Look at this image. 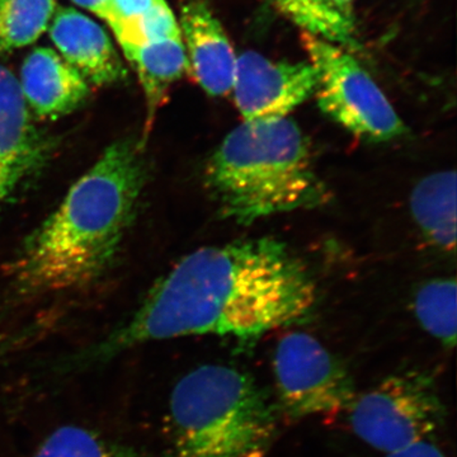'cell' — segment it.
<instances>
[{"mask_svg": "<svg viewBox=\"0 0 457 457\" xmlns=\"http://www.w3.org/2000/svg\"><path fill=\"white\" fill-rule=\"evenodd\" d=\"M315 300L311 272L285 243L260 237L204 246L159 279L128 321L66 366L92 368L144 343L177 337H233L254 345L305 317Z\"/></svg>", "mask_w": 457, "mask_h": 457, "instance_id": "6da1fadb", "label": "cell"}, {"mask_svg": "<svg viewBox=\"0 0 457 457\" xmlns=\"http://www.w3.org/2000/svg\"><path fill=\"white\" fill-rule=\"evenodd\" d=\"M143 152L135 137L108 145L55 212L27 237L9 266L21 294L79 290L110 269L145 187Z\"/></svg>", "mask_w": 457, "mask_h": 457, "instance_id": "7a4b0ae2", "label": "cell"}, {"mask_svg": "<svg viewBox=\"0 0 457 457\" xmlns=\"http://www.w3.org/2000/svg\"><path fill=\"white\" fill-rule=\"evenodd\" d=\"M204 185L221 215L240 225L315 209L330 197L311 144L288 117L237 126L207 161Z\"/></svg>", "mask_w": 457, "mask_h": 457, "instance_id": "3957f363", "label": "cell"}, {"mask_svg": "<svg viewBox=\"0 0 457 457\" xmlns=\"http://www.w3.org/2000/svg\"><path fill=\"white\" fill-rule=\"evenodd\" d=\"M177 457H266L278 409L253 376L225 365L192 370L170 402Z\"/></svg>", "mask_w": 457, "mask_h": 457, "instance_id": "277c9868", "label": "cell"}, {"mask_svg": "<svg viewBox=\"0 0 457 457\" xmlns=\"http://www.w3.org/2000/svg\"><path fill=\"white\" fill-rule=\"evenodd\" d=\"M350 420L361 440L390 455L429 441L444 426L446 407L431 376L405 371L356 396Z\"/></svg>", "mask_w": 457, "mask_h": 457, "instance_id": "5b68a950", "label": "cell"}, {"mask_svg": "<svg viewBox=\"0 0 457 457\" xmlns=\"http://www.w3.org/2000/svg\"><path fill=\"white\" fill-rule=\"evenodd\" d=\"M302 41L318 73V106L354 137L389 141L407 132L389 99L350 51L311 33Z\"/></svg>", "mask_w": 457, "mask_h": 457, "instance_id": "8992f818", "label": "cell"}, {"mask_svg": "<svg viewBox=\"0 0 457 457\" xmlns=\"http://www.w3.org/2000/svg\"><path fill=\"white\" fill-rule=\"evenodd\" d=\"M273 369L279 405L287 416L338 414L350 411L356 399L347 368L308 333H290L278 342Z\"/></svg>", "mask_w": 457, "mask_h": 457, "instance_id": "52a82bcc", "label": "cell"}, {"mask_svg": "<svg viewBox=\"0 0 457 457\" xmlns=\"http://www.w3.org/2000/svg\"><path fill=\"white\" fill-rule=\"evenodd\" d=\"M318 87L312 62H272L255 51L237 56L233 92L243 121L284 119Z\"/></svg>", "mask_w": 457, "mask_h": 457, "instance_id": "ba28073f", "label": "cell"}, {"mask_svg": "<svg viewBox=\"0 0 457 457\" xmlns=\"http://www.w3.org/2000/svg\"><path fill=\"white\" fill-rule=\"evenodd\" d=\"M54 141L33 121L20 83L0 65V212L12 195L49 162Z\"/></svg>", "mask_w": 457, "mask_h": 457, "instance_id": "9c48e42d", "label": "cell"}, {"mask_svg": "<svg viewBox=\"0 0 457 457\" xmlns=\"http://www.w3.org/2000/svg\"><path fill=\"white\" fill-rule=\"evenodd\" d=\"M189 71L201 88L212 97H222L233 89L237 55L220 21L204 0H188L180 9Z\"/></svg>", "mask_w": 457, "mask_h": 457, "instance_id": "30bf717a", "label": "cell"}, {"mask_svg": "<svg viewBox=\"0 0 457 457\" xmlns=\"http://www.w3.org/2000/svg\"><path fill=\"white\" fill-rule=\"evenodd\" d=\"M50 37L62 59L87 82L104 87L126 77L125 66L107 33L75 9L60 8L56 12Z\"/></svg>", "mask_w": 457, "mask_h": 457, "instance_id": "8fae6325", "label": "cell"}, {"mask_svg": "<svg viewBox=\"0 0 457 457\" xmlns=\"http://www.w3.org/2000/svg\"><path fill=\"white\" fill-rule=\"evenodd\" d=\"M21 90L33 116L56 120L74 112L89 97V84L73 66L51 49H36L26 57Z\"/></svg>", "mask_w": 457, "mask_h": 457, "instance_id": "7c38bea8", "label": "cell"}, {"mask_svg": "<svg viewBox=\"0 0 457 457\" xmlns=\"http://www.w3.org/2000/svg\"><path fill=\"white\" fill-rule=\"evenodd\" d=\"M123 53L137 71L146 102V122L141 144L145 145L156 113L167 98L171 84L189 71L187 54L182 37L131 46L122 45Z\"/></svg>", "mask_w": 457, "mask_h": 457, "instance_id": "4fadbf2b", "label": "cell"}, {"mask_svg": "<svg viewBox=\"0 0 457 457\" xmlns=\"http://www.w3.org/2000/svg\"><path fill=\"white\" fill-rule=\"evenodd\" d=\"M411 209L414 221L428 242L442 251H455V171H438L420 180L411 192Z\"/></svg>", "mask_w": 457, "mask_h": 457, "instance_id": "5bb4252c", "label": "cell"}, {"mask_svg": "<svg viewBox=\"0 0 457 457\" xmlns=\"http://www.w3.org/2000/svg\"><path fill=\"white\" fill-rule=\"evenodd\" d=\"M457 285L455 278H437L427 282L414 295V312L425 328L446 348L456 345Z\"/></svg>", "mask_w": 457, "mask_h": 457, "instance_id": "9a60e30c", "label": "cell"}, {"mask_svg": "<svg viewBox=\"0 0 457 457\" xmlns=\"http://www.w3.org/2000/svg\"><path fill=\"white\" fill-rule=\"evenodd\" d=\"M55 7V0H0V56L37 40Z\"/></svg>", "mask_w": 457, "mask_h": 457, "instance_id": "2e32d148", "label": "cell"}, {"mask_svg": "<svg viewBox=\"0 0 457 457\" xmlns=\"http://www.w3.org/2000/svg\"><path fill=\"white\" fill-rule=\"evenodd\" d=\"M273 4L303 32L311 33L348 51L360 47L353 23L336 13L326 0H272Z\"/></svg>", "mask_w": 457, "mask_h": 457, "instance_id": "e0dca14e", "label": "cell"}, {"mask_svg": "<svg viewBox=\"0 0 457 457\" xmlns=\"http://www.w3.org/2000/svg\"><path fill=\"white\" fill-rule=\"evenodd\" d=\"M32 457H144L139 451L79 426L51 433Z\"/></svg>", "mask_w": 457, "mask_h": 457, "instance_id": "ac0fdd59", "label": "cell"}, {"mask_svg": "<svg viewBox=\"0 0 457 457\" xmlns=\"http://www.w3.org/2000/svg\"><path fill=\"white\" fill-rule=\"evenodd\" d=\"M120 45L144 46L168 38L182 37L179 23L165 0H155L140 16L113 27Z\"/></svg>", "mask_w": 457, "mask_h": 457, "instance_id": "d6986e66", "label": "cell"}, {"mask_svg": "<svg viewBox=\"0 0 457 457\" xmlns=\"http://www.w3.org/2000/svg\"><path fill=\"white\" fill-rule=\"evenodd\" d=\"M155 0H110L104 20L111 29L121 25L126 21L140 16L154 4Z\"/></svg>", "mask_w": 457, "mask_h": 457, "instance_id": "ffe728a7", "label": "cell"}, {"mask_svg": "<svg viewBox=\"0 0 457 457\" xmlns=\"http://www.w3.org/2000/svg\"><path fill=\"white\" fill-rule=\"evenodd\" d=\"M40 329L41 328L29 327L26 329L18 330V332L0 335V363L29 345V342L38 336Z\"/></svg>", "mask_w": 457, "mask_h": 457, "instance_id": "44dd1931", "label": "cell"}, {"mask_svg": "<svg viewBox=\"0 0 457 457\" xmlns=\"http://www.w3.org/2000/svg\"><path fill=\"white\" fill-rule=\"evenodd\" d=\"M386 457H446L435 444L431 441H423L413 445L408 449L399 451V453H390Z\"/></svg>", "mask_w": 457, "mask_h": 457, "instance_id": "7402d4cb", "label": "cell"}, {"mask_svg": "<svg viewBox=\"0 0 457 457\" xmlns=\"http://www.w3.org/2000/svg\"><path fill=\"white\" fill-rule=\"evenodd\" d=\"M327 4L329 5L336 13L345 18L350 23L354 25L353 8L354 0H326Z\"/></svg>", "mask_w": 457, "mask_h": 457, "instance_id": "603a6c76", "label": "cell"}, {"mask_svg": "<svg viewBox=\"0 0 457 457\" xmlns=\"http://www.w3.org/2000/svg\"><path fill=\"white\" fill-rule=\"evenodd\" d=\"M73 2L79 4L80 7L89 9L104 20L107 14L108 5H110V0H73Z\"/></svg>", "mask_w": 457, "mask_h": 457, "instance_id": "cb8c5ba5", "label": "cell"}]
</instances>
